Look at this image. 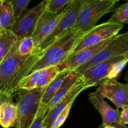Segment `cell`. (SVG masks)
<instances>
[{
  "instance_id": "6da1fadb",
  "label": "cell",
  "mask_w": 128,
  "mask_h": 128,
  "mask_svg": "<svg viewBox=\"0 0 128 128\" xmlns=\"http://www.w3.org/2000/svg\"><path fill=\"white\" fill-rule=\"evenodd\" d=\"M41 56L36 48L30 56H21L18 51V43L15 44L0 63V92L11 96L17 92L20 82L30 74Z\"/></svg>"
},
{
  "instance_id": "7a4b0ae2",
  "label": "cell",
  "mask_w": 128,
  "mask_h": 128,
  "mask_svg": "<svg viewBox=\"0 0 128 128\" xmlns=\"http://www.w3.org/2000/svg\"><path fill=\"white\" fill-rule=\"evenodd\" d=\"M84 32L74 28L70 30L41 54L30 74L37 70L61 65L72 54Z\"/></svg>"
},
{
  "instance_id": "3957f363",
  "label": "cell",
  "mask_w": 128,
  "mask_h": 128,
  "mask_svg": "<svg viewBox=\"0 0 128 128\" xmlns=\"http://www.w3.org/2000/svg\"><path fill=\"white\" fill-rule=\"evenodd\" d=\"M128 63V53L111 58L92 66L81 74L86 88L100 86L116 80Z\"/></svg>"
},
{
  "instance_id": "277c9868",
  "label": "cell",
  "mask_w": 128,
  "mask_h": 128,
  "mask_svg": "<svg viewBox=\"0 0 128 128\" xmlns=\"http://www.w3.org/2000/svg\"><path fill=\"white\" fill-rule=\"evenodd\" d=\"M48 86L31 90L19 89L17 91L18 119L16 128H29L34 120L41 100Z\"/></svg>"
},
{
  "instance_id": "5b68a950",
  "label": "cell",
  "mask_w": 128,
  "mask_h": 128,
  "mask_svg": "<svg viewBox=\"0 0 128 128\" xmlns=\"http://www.w3.org/2000/svg\"><path fill=\"white\" fill-rule=\"evenodd\" d=\"M118 0H83L78 20L72 28L86 32L99 20L111 12Z\"/></svg>"
},
{
  "instance_id": "8992f818",
  "label": "cell",
  "mask_w": 128,
  "mask_h": 128,
  "mask_svg": "<svg viewBox=\"0 0 128 128\" xmlns=\"http://www.w3.org/2000/svg\"><path fill=\"white\" fill-rule=\"evenodd\" d=\"M83 0H74L64 9V14L58 26L52 33L41 44L38 50L42 54L46 49L61 38L73 28L78 20Z\"/></svg>"
},
{
  "instance_id": "52a82bcc",
  "label": "cell",
  "mask_w": 128,
  "mask_h": 128,
  "mask_svg": "<svg viewBox=\"0 0 128 128\" xmlns=\"http://www.w3.org/2000/svg\"><path fill=\"white\" fill-rule=\"evenodd\" d=\"M128 53V30L122 34H119L90 61L74 70L79 74L106 60L111 58Z\"/></svg>"
},
{
  "instance_id": "ba28073f",
  "label": "cell",
  "mask_w": 128,
  "mask_h": 128,
  "mask_svg": "<svg viewBox=\"0 0 128 128\" xmlns=\"http://www.w3.org/2000/svg\"><path fill=\"white\" fill-rule=\"evenodd\" d=\"M122 28V24L112 23L108 21L96 25L94 27L84 32L74 49L72 54L76 53L86 48L97 44L117 36Z\"/></svg>"
},
{
  "instance_id": "9c48e42d",
  "label": "cell",
  "mask_w": 128,
  "mask_h": 128,
  "mask_svg": "<svg viewBox=\"0 0 128 128\" xmlns=\"http://www.w3.org/2000/svg\"><path fill=\"white\" fill-rule=\"evenodd\" d=\"M48 0H42L38 4L31 9H26L16 18L14 24L10 28L19 38L32 36L38 21L42 14L46 11Z\"/></svg>"
},
{
  "instance_id": "30bf717a",
  "label": "cell",
  "mask_w": 128,
  "mask_h": 128,
  "mask_svg": "<svg viewBox=\"0 0 128 128\" xmlns=\"http://www.w3.org/2000/svg\"><path fill=\"white\" fill-rule=\"evenodd\" d=\"M98 91L103 96L111 101L117 110L128 108V84H123L112 80L100 85Z\"/></svg>"
},
{
  "instance_id": "8fae6325",
  "label": "cell",
  "mask_w": 128,
  "mask_h": 128,
  "mask_svg": "<svg viewBox=\"0 0 128 128\" xmlns=\"http://www.w3.org/2000/svg\"><path fill=\"white\" fill-rule=\"evenodd\" d=\"M63 14L64 10L57 12H50L46 10L42 14L38 21L34 32L32 36L35 48H38L52 33L61 21Z\"/></svg>"
},
{
  "instance_id": "7c38bea8",
  "label": "cell",
  "mask_w": 128,
  "mask_h": 128,
  "mask_svg": "<svg viewBox=\"0 0 128 128\" xmlns=\"http://www.w3.org/2000/svg\"><path fill=\"white\" fill-rule=\"evenodd\" d=\"M61 71L60 65L34 71L20 82L19 89L31 90L48 86Z\"/></svg>"
},
{
  "instance_id": "4fadbf2b",
  "label": "cell",
  "mask_w": 128,
  "mask_h": 128,
  "mask_svg": "<svg viewBox=\"0 0 128 128\" xmlns=\"http://www.w3.org/2000/svg\"><path fill=\"white\" fill-rule=\"evenodd\" d=\"M115 36L108 39V40H106L103 42L93 45V46H90V47H87L83 50H80V51L76 52V53L71 54L66 59L64 62H63L61 65H60L61 71L64 70H74L77 68L88 62L96 54L98 53L104 48L106 47L113 40Z\"/></svg>"
},
{
  "instance_id": "5bb4252c",
  "label": "cell",
  "mask_w": 128,
  "mask_h": 128,
  "mask_svg": "<svg viewBox=\"0 0 128 128\" xmlns=\"http://www.w3.org/2000/svg\"><path fill=\"white\" fill-rule=\"evenodd\" d=\"M86 87L84 84V80L81 75H80L76 82L69 93L60 101L56 106L46 115L42 124V128H51L52 123L56 118L61 114V112L66 108L68 105L72 101L75 100L78 96L84 90H86Z\"/></svg>"
},
{
  "instance_id": "9a60e30c",
  "label": "cell",
  "mask_w": 128,
  "mask_h": 128,
  "mask_svg": "<svg viewBox=\"0 0 128 128\" xmlns=\"http://www.w3.org/2000/svg\"><path fill=\"white\" fill-rule=\"evenodd\" d=\"M89 101L101 115L102 124L110 126L120 122L121 111L111 107L104 101L103 96L96 90L89 94Z\"/></svg>"
},
{
  "instance_id": "2e32d148",
  "label": "cell",
  "mask_w": 128,
  "mask_h": 128,
  "mask_svg": "<svg viewBox=\"0 0 128 128\" xmlns=\"http://www.w3.org/2000/svg\"><path fill=\"white\" fill-rule=\"evenodd\" d=\"M80 75L75 70H72L70 74L66 78L60 88L55 93L53 97L45 106L46 115L50 112L57 103L62 100L69 93L71 89L73 88L76 82H77Z\"/></svg>"
},
{
  "instance_id": "e0dca14e",
  "label": "cell",
  "mask_w": 128,
  "mask_h": 128,
  "mask_svg": "<svg viewBox=\"0 0 128 128\" xmlns=\"http://www.w3.org/2000/svg\"><path fill=\"white\" fill-rule=\"evenodd\" d=\"M18 119V106L13 101H7L0 107V125L3 128L16 126Z\"/></svg>"
},
{
  "instance_id": "ac0fdd59",
  "label": "cell",
  "mask_w": 128,
  "mask_h": 128,
  "mask_svg": "<svg viewBox=\"0 0 128 128\" xmlns=\"http://www.w3.org/2000/svg\"><path fill=\"white\" fill-rule=\"evenodd\" d=\"M16 20L12 3L9 0L0 1V32L12 27Z\"/></svg>"
},
{
  "instance_id": "d6986e66",
  "label": "cell",
  "mask_w": 128,
  "mask_h": 128,
  "mask_svg": "<svg viewBox=\"0 0 128 128\" xmlns=\"http://www.w3.org/2000/svg\"><path fill=\"white\" fill-rule=\"evenodd\" d=\"M72 70H62L57 76L48 85L44 92L42 94L41 100L40 104L45 105L46 106L49 101L51 100L54 95L55 94L58 89L60 88L61 85L62 84L64 80L70 74Z\"/></svg>"
},
{
  "instance_id": "ffe728a7",
  "label": "cell",
  "mask_w": 128,
  "mask_h": 128,
  "mask_svg": "<svg viewBox=\"0 0 128 128\" xmlns=\"http://www.w3.org/2000/svg\"><path fill=\"white\" fill-rule=\"evenodd\" d=\"M19 41L18 36L10 29L0 33V63Z\"/></svg>"
},
{
  "instance_id": "44dd1931",
  "label": "cell",
  "mask_w": 128,
  "mask_h": 128,
  "mask_svg": "<svg viewBox=\"0 0 128 128\" xmlns=\"http://www.w3.org/2000/svg\"><path fill=\"white\" fill-rule=\"evenodd\" d=\"M108 22L122 25L128 24V1L114 9Z\"/></svg>"
},
{
  "instance_id": "7402d4cb",
  "label": "cell",
  "mask_w": 128,
  "mask_h": 128,
  "mask_svg": "<svg viewBox=\"0 0 128 128\" xmlns=\"http://www.w3.org/2000/svg\"><path fill=\"white\" fill-rule=\"evenodd\" d=\"M35 49L32 36L24 38L18 42V51L21 56H30L33 53Z\"/></svg>"
},
{
  "instance_id": "603a6c76",
  "label": "cell",
  "mask_w": 128,
  "mask_h": 128,
  "mask_svg": "<svg viewBox=\"0 0 128 128\" xmlns=\"http://www.w3.org/2000/svg\"><path fill=\"white\" fill-rule=\"evenodd\" d=\"M74 1V0H48L46 10L52 12H60Z\"/></svg>"
},
{
  "instance_id": "cb8c5ba5",
  "label": "cell",
  "mask_w": 128,
  "mask_h": 128,
  "mask_svg": "<svg viewBox=\"0 0 128 128\" xmlns=\"http://www.w3.org/2000/svg\"><path fill=\"white\" fill-rule=\"evenodd\" d=\"M74 101V100L71 101V102L68 105L67 107L61 112V114H60L57 118H56L55 121H54V122L52 123L51 128H60L62 124H63V123L66 121V119L68 118L69 114H70V111H71V107H72Z\"/></svg>"
},
{
  "instance_id": "d4e9b609",
  "label": "cell",
  "mask_w": 128,
  "mask_h": 128,
  "mask_svg": "<svg viewBox=\"0 0 128 128\" xmlns=\"http://www.w3.org/2000/svg\"><path fill=\"white\" fill-rule=\"evenodd\" d=\"M45 116H46L45 105L40 104L36 117L29 128H42V124Z\"/></svg>"
},
{
  "instance_id": "484cf974",
  "label": "cell",
  "mask_w": 128,
  "mask_h": 128,
  "mask_svg": "<svg viewBox=\"0 0 128 128\" xmlns=\"http://www.w3.org/2000/svg\"><path fill=\"white\" fill-rule=\"evenodd\" d=\"M12 3L16 18L27 9L28 5L31 0H9Z\"/></svg>"
},
{
  "instance_id": "4316f807",
  "label": "cell",
  "mask_w": 128,
  "mask_h": 128,
  "mask_svg": "<svg viewBox=\"0 0 128 128\" xmlns=\"http://www.w3.org/2000/svg\"><path fill=\"white\" fill-rule=\"evenodd\" d=\"M120 122L124 125L128 124V108L122 109L120 115Z\"/></svg>"
},
{
  "instance_id": "83f0119b",
  "label": "cell",
  "mask_w": 128,
  "mask_h": 128,
  "mask_svg": "<svg viewBox=\"0 0 128 128\" xmlns=\"http://www.w3.org/2000/svg\"><path fill=\"white\" fill-rule=\"evenodd\" d=\"M7 101H13L12 96L0 92V107L2 103H4V102H7Z\"/></svg>"
},
{
  "instance_id": "f1b7e54d",
  "label": "cell",
  "mask_w": 128,
  "mask_h": 128,
  "mask_svg": "<svg viewBox=\"0 0 128 128\" xmlns=\"http://www.w3.org/2000/svg\"><path fill=\"white\" fill-rule=\"evenodd\" d=\"M113 125L116 128H128V127H127L126 125L122 124H121V122H117V123H114V124H113Z\"/></svg>"
},
{
  "instance_id": "f546056e",
  "label": "cell",
  "mask_w": 128,
  "mask_h": 128,
  "mask_svg": "<svg viewBox=\"0 0 128 128\" xmlns=\"http://www.w3.org/2000/svg\"><path fill=\"white\" fill-rule=\"evenodd\" d=\"M101 128H116L115 127L113 124L110 125V126H106V125H104L102 124V126H101Z\"/></svg>"
},
{
  "instance_id": "4dcf8cb0",
  "label": "cell",
  "mask_w": 128,
  "mask_h": 128,
  "mask_svg": "<svg viewBox=\"0 0 128 128\" xmlns=\"http://www.w3.org/2000/svg\"><path fill=\"white\" fill-rule=\"evenodd\" d=\"M124 80L127 82V84H128V70L126 72V75H125V77H124Z\"/></svg>"
},
{
  "instance_id": "1f68e13d",
  "label": "cell",
  "mask_w": 128,
  "mask_h": 128,
  "mask_svg": "<svg viewBox=\"0 0 128 128\" xmlns=\"http://www.w3.org/2000/svg\"><path fill=\"white\" fill-rule=\"evenodd\" d=\"M4 1H6V0H0V1H2V2H3Z\"/></svg>"
},
{
  "instance_id": "d6a6232c",
  "label": "cell",
  "mask_w": 128,
  "mask_h": 128,
  "mask_svg": "<svg viewBox=\"0 0 128 128\" xmlns=\"http://www.w3.org/2000/svg\"><path fill=\"white\" fill-rule=\"evenodd\" d=\"M118 1H121V0H118ZM126 1H128V0H126Z\"/></svg>"
},
{
  "instance_id": "836d02e7",
  "label": "cell",
  "mask_w": 128,
  "mask_h": 128,
  "mask_svg": "<svg viewBox=\"0 0 128 128\" xmlns=\"http://www.w3.org/2000/svg\"><path fill=\"white\" fill-rule=\"evenodd\" d=\"M0 33H1V32H0Z\"/></svg>"
}]
</instances>
